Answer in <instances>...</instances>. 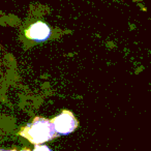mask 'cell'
Returning a JSON list of instances; mask_svg holds the SVG:
<instances>
[{
	"instance_id": "2",
	"label": "cell",
	"mask_w": 151,
	"mask_h": 151,
	"mask_svg": "<svg viewBox=\"0 0 151 151\" xmlns=\"http://www.w3.org/2000/svg\"><path fill=\"white\" fill-rule=\"evenodd\" d=\"M53 125L59 136H66L71 134L78 127V120L73 116V114L68 110H63L58 116L52 119Z\"/></svg>"
},
{
	"instance_id": "3",
	"label": "cell",
	"mask_w": 151,
	"mask_h": 151,
	"mask_svg": "<svg viewBox=\"0 0 151 151\" xmlns=\"http://www.w3.org/2000/svg\"><path fill=\"white\" fill-rule=\"evenodd\" d=\"M27 38L35 42H42L49 40L51 36V28L45 22L37 21L31 24L25 31Z\"/></svg>"
},
{
	"instance_id": "1",
	"label": "cell",
	"mask_w": 151,
	"mask_h": 151,
	"mask_svg": "<svg viewBox=\"0 0 151 151\" xmlns=\"http://www.w3.org/2000/svg\"><path fill=\"white\" fill-rule=\"evenodd\" d=\"M18 134L27 139L33 145L44 144L58 136L52 120L44 117H35L32 122L23 126Z\"/></svg>"
},
{
	"instance_id": "5",
	"label": "cell",
	"mask_w": 151,
	"mask_h": 151,
	"mask_svg": "<svg viewBox=\"0 0 151 151\" xmlns=\"http://www.w3.org/2000/svg\"><path fill=\"white\" fill-rule=\"evenodd\" d=\"M0 151H31L29 148H24L21 150H17V149H11V150H6V149H0Z\"/></svg>"
},
{
	"instance_id": "4",
	"label": "cell",
	"mask_w": 151,
	"mask_h": 151,
	"mask_svg": "<svg viewBox=\"0 0 151 151\" xmlns=\"http://www.w3.org/2000/svg\"><path fill=\"white\" fill-rule=\"evenodd\" d=\"M32 151H52V150L48 146H46V145L37 144V145H34V149Z\"/></svg>"
}]
</instances>
